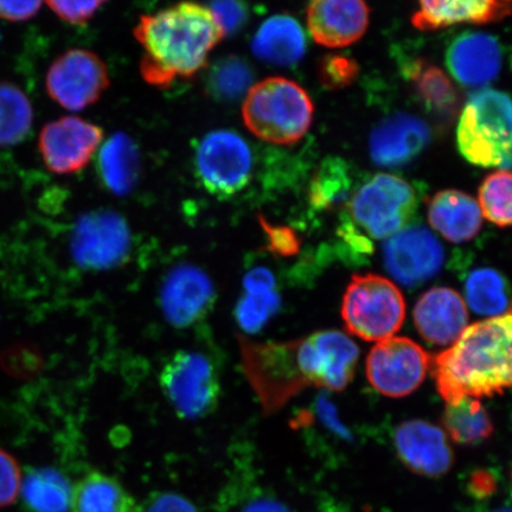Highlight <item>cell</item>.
Wrapping results in <instances>:
<instances>
[{
    "mask_svg": "<svg viewBox=\"0 0 512 512\" xmlns=\"http://www.w3.org/2000/svg\"><path fill=\"white\" fill-rule=\"evenodd\" d=\"M241 364L264 412L271 414L307 387L341 392L354 377L357 345L338 331L285 343H254L239 336Z\"/></svg>",
    "mask_w": 512,
    "mask_h": 512,
    "instance_id": "1",
    "label": "cell"
},
{
    "mask_svg": "<svg viewBox=\"0 0 512 512\" xmlns=\"http://www.w3.org/2000/svg\"><path fill=\"white\" fill-rule=\"evenodd\" d=\"M133 34L143 49L140 73L160 89L195 78L226 37L213 11L192 0L140 17Z\"/></svg>",
    "mask_w": 512,
    "mask_h": 512,
    "instance_id": "2",
    "label": "cell"
},
{
    "mask_svg": "<svg viewBox=\"0 0 512 512\" xmlns=\"http://www.w3.org/2000/svg\"><path fill=\"white\" fill-rule=\"evenodd\" d=\"M511 313L466 328L432 361L433 377L447 403L492 398L511 386Z\"/></svg>",
    "mask_w": 512,
    "mask_h": 512,
    "instance_id": "3",
    "label": "cell"
},
{
    "mask_svg": "<svg viewBox=\"0 0 512 512\" xmlns=\"http://www.w3.org/2000/svg\"><path fill=\"white\" fill-rule=\"evenodd\" d=\"M313 102L298 83L270 78L256 83L247 93L242 118L249 131L264 142L292 145L312 124Z\"/></svg>",
    "mask_w": 512,
    "mask_h": 512,
    "instance_id": "4",
    "label": "cell"
},
{
    "mask_svg": "<svg viewBox=\"0 0 512 512\" xmlns=\"http://www.w3.org/2000/svg\"><path fill=\"white\" fill-rule=\"evenodd\" d=\"M460 153L483 168L510 169L511 101L507 94L488 89L467 102L457 130Z\"/></svg>",
    "mask_w": 512,
    "mask_h": 512,
    "instance_id": "5",
    "label": "cell"
},
{
    "mask_svg": "<svg viewBox=\"0 0 512 512\" xmlns=\"http://www.w3.org/2000/svg\"><path fill=\"white\" fill-rule=\"evenodd\" d=\"M418 208V195L398 176L380 174L352 196L343 222L364 239L392 238L407 226Z\"/></svg>",
    "mask_w": 512,
    "mask_h": 512,
    "instance_id": "6",
    "label": "cell"
},
{
    "mask_svg": "<svg viewBox=\"0 0 512 512\" xmlns=\"http://www.w3.org/2000/svg\"><path fill=\"white\" fill-rule=\"evenodd\" d=\"M342 317L350 334L381 342L401 328L406 317L405 299L387 278L355 275L344 294Z\"/></svg>",
    "mask_w": 512,
    "mask_h": 512,
    "instance_id": "7",
    "label": "cell"
},
{
    "mask_svg": "<svg viewBox=\"0 0 512 512\" xmlns=\"http://www.w3.org/2000/svg\"><path fill=\"white\" fill-rule=\"evenodd\" d=\"M195 175L210 195L228 198L239 194L251 183L254 159L251 146L240 134L216 130L197 144Z\"/></svg>",
    "mask_w": 512,
    "mask_h": 512,
    "instance_id": "8",
    "label": "cell"
},
{
    "mask_svg": "<svg viewBox=\"0 0 512 512\" xmlns=\"http://www.w3.org/2000/svg\"><path fill=\"white\" fill-rule=\"evenodd\" d=\"M160 386L179 416L204 418L217 406L220 381L213 363L196 351H178L165 364Z\"/></svg>",
    "mask_w": 512,
    "mask_h": 512,
    "instance_id": "9",
    "label": "cell"
},
{
    "mask_svg": "<svg viewBox=\"0 0 512 512\" xmlns=\"http://www.w3.org/2000/svg\"><path fill=\"white\" fill-rule=\"evenodd\" d=\"M431 357L406 337H390L371 349L367 360L368 380L377 392L399 399L412 394L424 382Z\"/></svg>",
    "mask_w": 512,
    "mask_h": 512,
    "instance_id": "10",
    "label": "cell"
},
{
    "mask_svg": "<svg viewBox=\"0 0 512 512\" xmlns=\"http://www.w3.org/2000/svg\"><path fill=\"white\" fill-rule=\"evenodd\" d=\"M131 248L130 227L112 210L91 211L76 222L70 251L80 267L106 271L125 261Z\"/></svg>",
    "mask_w": 512,
    "mask_h": 512,
    "instance_id": "11",
    "label": "cell"
},
{
    "mask_svg": "<svg viewBox=\"0 0 512 512\" xmlns=\"http://www.w3.org/2000/svg\"><path fill=\"white\" fill-rule=\"evenodd\" d=\"M108 87L110 75L105 62L85 49L66 51L51 64L47 74L50 98L72 112L94 105Z\"/></svg>",
    "mask_w": 512,
    "mask_h": 512,
    "instance_id": "12",
    "label": "cell"
},
{
    "mask_svg": "<svg viewBox=\"0 0 512 512\" xmlns=\"http://www.w3.org/2000/svg\"><path fill=\"white\" fill-rule=\"evenodd\" d=\"M104 138L98 125L78 117H64L42 128L38 147L47 169L73 175L85 169Z\"/></svg>",
    "mask_w": 512,
    "mask_h": 512,
    "instance_id": "13",
    "label": "cell"
},
{
    "mask_svg": "<svg viewBox=\"0 0 512 512\" xmlns=\"http://www.w3.org/2000/svg\"><path fill=\"white\" fill-rule=\"evenodd\" d=\"M383 260L392 277L405 286H419L437 275L444 265L443 246L430 230H400L384 245Z\"/></svg>",
    "mask_w": 512,
    "mask_h": 512,
    "instance_id": "14",
    "label": "cell"
},
{
    "mask_svg": "<svg viewBox=\"0 0 512 512\" xmlns=\"http://www.w3.org/2000/svg\"><path fill=\"white\" fill-rule=\"evenodd\" d=\"M162 310L176 328H189L207 316L215 302V288L208 274L194 265H179L166 275Z\"/></svg>",
    "mask_w": 512,
    "mask_h": 512,
    "instance_id": "15",
    "label": "cell"
},
{
    "mask_svg": "<svg viewBox=\"0 0 512 512\" xmlns=\"http://www.w3.org/2000/svg\"><path fill=\"white\" fill-rule=\"evenodd\" d=\"M394 443L401 462L415 475L439 478L452 469L454 457L447 435L431 422H402L396 428Z\"/></svg>",
    "mask_w": 512,
    "mask_h": 512,
    "instance_id": "16",
    "label": "cell"
},
{
    "mask_svg": "<svg viewBox=\"0 0 512 512\" xmlns=\"http://www.w3.org/2000/svg\"><path fill=\"white\" fill-rule=\"evenodd\" d=\"M307 25L320 46L348 47L366 34L369 8L364 0H311Z\"/></svg>",
    "mask_w": 512,
    "mask_h": 512,
    "instance_id": "17",
    "label": "cell"
},
{
    "mask_svg": "<svg viewBox=\"0 0 512 512\" xmlns=\"http://www.w3.org/2000/svg\"><path fill=\"white\" fill-rule=\"evenodd\" d=\"M446 64L453 78L466 87L494 81L503 66V49L497 38L484 32H464L448 46Z\"/></svg>",
    "mask_w": 512,
    "mask_h": 512,
    "instance_id": "18",
    "label": "cell"
},
{
    "mask_svg": "<svg viewBox=\"0 0 512 512\" xmlns=\"http://www.w3.org/2000/svg\"><path fill=\"white\" fill-rule=\"evenodd\" d=\"M430 127L411 114H395L382 121L370 137V156L382 168L406 165L426 149Z\"/></svg>",
    "mask_w": 512,
    "mask_h": 512,
    "instance_id": "19",
    "label": "cell"
},
{
    "mask_svg": "<svg viewBox=\"0 0 512 512\" xmlns=\"http://www.w3.org/2000/svg\"><path fill=\"white\" fill-rule=\"evenodd\" d=\"M414 323L428 343L448 345L457 341L469 322L466 304L448 287H434L414 307Z\"/></svg>",
    "mask_w": 512,
    "mask_h": 512,
    "instance_id": "20",
    "label": "cell"
},
{
    "mask_svg": "<svg viewBox=\"0 0 512 512\" xmlns=\"http://www.w3.org/2000/svg\"><path fill=\"white\" fill-rule=\"evenodd\" d=\"M412 23L419 30H439L458 24H490L510 15L511 0H418Z\"/></svg>",
    "mask_w": 512,
    "mask_h": 512,
    "instance_id": "21",
    "label": "cell"
},
{
    "mask_svg": "<svg viewBox=\"0 0 512 512\" xmlns=\"http://www.w3.org/2000/svg\"><path fill=\"white\" fill-rule=\"evenodd\" d=\"M428 221L448 241L462 243L479 233L482 213L478 203L465 192L443 190L428 201Z\"/></svg>",
    "mask_w": 512,
    "mask_h": 512,
    "instance_id": "22",
    "label": "cell"
},
{
    "mask_svg": "<svg viewBox=\"0 0 512 512\" xmlns=\"http://www.w3.org/2000/svg\"><path fill=\"white\" fill-rule=\"evenodd\" d=\"M306 40L296 19L273 16L260 25L253 38L252 51L262 62L278 67H290L303 59Z\"/></svg>",
    "mask_w": 512,
    "mask_h": 512,
    "instance_id": "23",
    "label": "cell"
},
{
    "mask_svg": "<svg viewBox=\"0 0 512 512\" xmlns=\"http://www.w3.org/2000/svg\"><path fill=\"white\" fill-rule=\"evenodd\" d=\"M142 170L138 145L128 134L119 132L101 147L98 171L104 187L117 196H126L136 188Z\"/></svg>",
    "mask_w": 512,
    "mask_h": 512,
    "instance_id": "24",
    "label": "cell"
},
{
    "mask_svg": "<svg viewBox=\"0 0 512 512\" xmlns=\"http://www.w3.org/2000/svg\"><path fill=\"white\" fill-rule=\"evenodd\" d=\"M406 75L428 111L445 120L457 114L460 96L443 69L424 60H415L406 67Z\"/></svg>",
    "mask_w": 512,
    "mask_h": 512,
    "instance_id": "25",
    "label": "cell"
},
{
    "mask_svg": "<svg viewBox=\"0 0 512 512\" xmlns=\"http://www.w3.org/2000/svg\"><path fill=\"white\" fill-rule=\"evenodd\" d=\"M72 512H139L138 505L117 479L93 472L73 489Z\"/></svg>",
    "mask_w": 512,
    "mask_h": 512,
    "instance_id": "26",
    "label": "cell"
},
{
    "mask_svg": "<svg viewBox=\"0 0 512 512\" xmlns=\"http://www.w3.org/2000/svg\"><path fill=\"white\" fill-rule=\"evenodd\" d=\"M21 488L31 512H67L72 504V485L66 476L51 467L32 470Z\"/></svg>",
    "mask_w": 512,
    "mask_h": 512,
    "instance_id": "27",
    "label": "cell"
},
{
    "mask_svg": "<svg viewBox=\"0 0 512 512\" xmlns=\"http://www.w3.org/2000/svg\"><path fill=\"white\" fill-rule=\"evenodd\" d=\"M441 421H443L446 435L459 445L482 444L490 439L495 431L489 413L476 399L466 398L447 403Z\"/></svg>",
    "mask_w": 512,
    "mask_h": 512,
    "instance_id": "28",
    "label": "cell"
},
{
    "mask_svg": "<svg viewBox=\"0 0 512 512\" xmlns=\"http://www.w3.org/2000/svg\"><path fill=\"white\" fill-rule=\"evenodd\" d=\"M354 188V171L342 158L325 159L312 179L310 202L313 209L328 210L347 202Z\"/></svg>",
    "mask_w": 512,
    "mask_h": 512,
    "instance_id": "29",
    "label": "cell"
},
{
    "mask_svg": "<svg viewBox=\"0 0 512 512\" xmlns=\"http://www.w3.org/2000/svg\"><path fill=\"white\" fill-rule=\"evenodd\" d=\"M254 72L249 63L239 56H226L210 67L206 91L211 99L222 104L234 102L247 95L252 88Z\"/></svg>",
    "mask_w": 512,
    "mask_h": 512,
    "instance_id": "30",
    "label": "cell"
},
{
    "mask_svg": "<svg viewBox=\"0 0 512 512\" xmlns=\"http://www.w3.org/2000/svg\"><path fill=\"white\" fill-rule=\"evenodd\" d=\"M32 121L34 111L28 96L14 83L0 82V147L21 143Z\"/></svg>",
    "mask_w": 512,
    "mask_h": 512,
    "instance_id": "31",
    "label": "cell"
},
{
    "mask_svg": "<svg viewBox=\"0 0 512 512\" xmlns=\"http://www.w3.org/2000/svg\"><path fill=\"white\" fill-rule=\"evenodd\" d=\"M465 292L467 304L479 315L503 316L510 312L507 281L491 268L472 272L466 280Z\"/></svg>",
    "mask_w": 512,
    "mask_h": 512,
    "instance_id": "32",
    "label": "cell"
},
{
    "mask_svg": "<svg viewBox=\"0 0 512 512\" xmlns=\"http://www.w3.org/2000/svg\"><path fill=\"white\" fill-rule=\"evenodd\" d=\"M511 174L499 170L484 179L479 188V209L486 220L501 228L511 224Z\"/></svg>",
    "mask_w": 512,
    "mask_h": 512,
    "instance_id": "33",
    "label": "cell"
},
{
    "mask_svg": "<svg viewBox=\"0 0 512 512\" xmlns=\"http://www.w3.org/2000/svg\"><path fill=\"white\" fill-rule=\"evenodd\" d=\"M280 304L275 290L245 292L236 305V319L243 330L255 334L278 312Z\"/></svg>",
    "mask_w": 512,
    "mask_h": 512,
    "instance_id": "34",
    "label": "cell"
},
{
    "mask_svg": "<svg viewBox=\"0 0 512 512\" xmlns=\"http://www.w3.org/2000/svg\"><path fill=\"white\" fill-rule=\"evenodd\" d=\"M360 68L350 57L342 55L325 56L319 63L318 76L325 88L341 89L348 87L357 78Z\"/></svg>",
    "mask_w": 512,
    "mask_h": 512,
    "instance_id": "35",
    "label": "cell"
},
{
    "mask_svg": "<svg viewBox=\"0 0 512 512\" xmlns=\"http://www.w3.org/2000/svg\"><path fill=\"white\" fill-rule=\"evenodd\" d=\"M108 0H47L54 14L69 24L81 25L91 21Z\"/></svg>",
    "mask_w": 512,
    "mask_h": 512,
    "instance_id": "36",
    "label": "cell"
},
{
    "mask_svg": "<svg viewBox=\"0 0 512 512\" xmlns=\"http://www.w3.org/2000/svg\"><path fill=\"white\" fill-rule=\"evenodd\" d=\"M208 8L213 11L226 36L236 34L248 22L249 9L246 0H210Z\"/></svg>",
    "mask_w": 512,
    "mask_h": 512,
    "instance_id": "37",
    "label": "cell"
},
{
    "mask_svg": "<svg viewBox=\"0 0 512 512\" xmlns=\"http://www.w3.org/2000/svg\"><path fill=\"white\" fill-rule=\"evenodd\" d=\"M3 367L11 375L17 377H31L38 373L43 366V358L31 345H17L6 351L2 356Z\"/></svg>",
    "mask_w": 512,
    "mask_h": 512,
    "instance_id": "38",
    "label": "cell"
},
{
    "mask_svg": "<svg viewBox=\"0 0 512 512\" xmlns=\"http://www.w3.org/2000/svg\"><path fill=\"white\" fill-rule=\"evenodd\" d=\"M22 486V475L17 460L0 450V508L15 503Z\"/></svg>",
    "mask_w": 512,
    "mask_h": 512,
    "instance_id": "39",
    "label": "cell"
},
{
    "mask_svg": "<svg viewBox=\"0 0 512 512\" xmlns=\"http://www.w3.org/2000/svg\"><path fill=\"white\" fill-rule=\"evenodd\" d=\"M260 224L267 236V248L280 256H293L297 254L300 241L294 230L287 227L273 226L264 216H260Z\"/></svg>",
    "mask_w": 512,
    "mask_h": 512,
    "instance_id": "40",
    "label": "cell"
},
{
    "mask_svg": "<svg viewBox=\"0 0 512 512\" xmlns=\"http://www.w3.org/2000/svg\"><path fill=\"white\" fill-rule=\"evenodd\" d=\"M43 0H0V18L9 22H24L38 14Z\"/></svg>",
    "mask_w": 512,
    "mask_h": 512,
    "instance_id": "41",
    "label": "cell"
},
{
    "mask_svg": "<svg viewBox=\"0 0 512 512\" xmlns=\"http://www.w3.org/2000/svg\"><path fill=\"white\" fill-rule=\"evenodd\" d=\"M144 512H200L189 499L164 492L153 496L145 505Z\"/></svg>",
    "mask_w": 512,
    "mask_h": 512,
    "instance_id": "42",
    "label": "cell"
},
{
    "mask_svg": "<svg viewBox=\"0 0 512 512\" xmlns=\"http://www.w3.org/2000/svg\"><path fill=\"white\" fill-rule=\"evenodd\" d=\"M316 413L318 419L322 421V424H324L329 431L337 434V437L342 439L351 438L348 428L339 420L335 406L332 405L324 394L320 395L316 402Z\"/></svg>",
    "mask_w": 512,
    "mask_h": 512,
    "instance_id": "43",
    "label": "cell"
},
{
    "mask_svg": "<svg viewBox=\"0 0 512 512\" xmlns=\"http://www.w3.org/2000/svg\"><path fill=\"white\" fill-rule=\"evenodd\" d=\"M243 288L245 292L275 290L274 275L265 267H255L245 275Z\"/></svg>",
    "mask_w": 512,
    "mask_h": 512,
    "instance_id": "44",
    "label": "cell"
},
{
    "mask_svg": "<svg viewBox=\"0 0 512 512\" xmlns=\"http://www.w3.org/2000/svg\"><path fill=\"white\" fill-rule=\"evenodd\" d=\"M238 512H293L283 502L272 496L256 495L242 504Z\"/></svg>",
    "mask_w": 512,
    "mask_h": 512,
    "instance_id": "45",
    "label": "cell"
},
{
    "mask_svg": "<svg viewBox=\"0 0 512 512\" xmlns=\"http://www.w3.org/2000/svg\"><path fill=\"white\" fill-rule=\"evenodd\" d=\"M496 480L486 472H477L470 479L469 490L477 498H485L494 494Z\"/></svg>",
    "mask_w": 512,
    "mask_h": 512,
    "instance_id": "46",
    "label": "cell"
},
{
    "mask_svg": "<svg viewBox=\"0 0 512 512\" xmlns=\"http://www.w3.org/2000/svg\"><path fill=\"white\" fill-rule=\"evenodd\" d=\"M491 512H511L509 505H505V507H499Z\"/></svg>",
    "mask_w": 512,
    "mask_h": 512,
    "instance_id": "47",
    "label": "cell"
}]
</instances>
